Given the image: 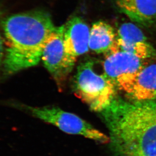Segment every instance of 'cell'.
<instances>
[{
  "label": "cell",
  "mask_w": 156,
  "mask_h": 156,
  "mask_svg": "<svg viewBox=\"0 0 156 156\" xmlns=\"http://www.w3.org/2000/svg\"><path fill=\"white\" fill-rule=\"evenodd\" d=\"M116 35L111 25L99 21L92 25L90 30L89 49L97 53H107L116 40Z\"/></svg>",
  "instance_id": "cell-11"
},
{
  "label": "cell",
  "mask_w": 156,
  "mask_h": 156,
  "mask_svg": "<svg viewBox=\"0 0 156 156\" xmlns=\"http://www.w3.org/2000/svg\"><path fill=\"white\" fill-rule=\"evenodd\" d=\"M117 7L132 21L149 26L156 21V0H115Z\"/></svg>",
  "instance_id": "cell-9"
},
{
  "label": "cell",
  "mask_w": 156,
  "mask_h": 156,
  "mask_svg": "<svg viewBox=\"0 0 156 156\" xmlns=\"http://www.w3.org/2000/svg\"><path fill=\"white\" fill-rule=\"evenodd\" d=\"M64 25L57 27L47 41L41 60L47 71L60 87L74 67L68 63L63 45Z\"/></svg>",
  "instance_id": "cell-6"
},
{
  "label": "cell",
  "mask_w": 156,
  "mask_h": 156,
  "mask_svg": "<svg viewBox=\"0 0 156 156\" xmlns=\"http://www.w3.org/2000/svg\"><path fill=\"white\" fill-rule=\"evenodd\" d=\"M125 52L142 59L156 55L155 48L147 42L141 30L132 23H124L117 31L116 40L108 53Z\"/></svg>",
  "instance_id": "cell-7"
},
{
  "label": "cell",
  "mask_w": 156,
  "mask_h": 156,
  "mask_svg": "<svg viewBox=\"0 0 156 156\" xmlns=\"http://www.w3.org/2000/svg\"><path fill=\"white\" fill-rule=\"evenodd\" d=\"M24 107L34 116L66 133L81 135L101 144L110 143V136L74 114L56 107Z\"/></svg>",
  "instance_id": "cell-4"
},
{
  "label": "cell",
  "mask_w": 156,
  "mask_h": 156,
  "mask_svg": "<svg viewBox=\"0 0 156 156\" xmlns=\"http://www.w3.org/2000/svg\"><path fill=\"white\" fill-rule=\"evenodd\" d=\"M50 15L43 11L16 14L2 23L6 40L4 60L8 74L36 66L40 62L47 41L57 29Z\"/></svg>",
  "instance_id": "cell-2"
},
{
  "label": "cell",
  "mask_w": 156,
  "mask_h": 156,
  "mask_svg": "<svg viewBox=\"0 0 156 156\" xmlns=\"http://www.w3.org/2000/svg\"><path fill=\"white\" fill-rule=\"evenodd\" d=\"M129 95L133 101L156 100V63L144 66L138 74Z\"/></svg>",
  "instance_id": "cell-10"
},
{
  "label": "cell",
  "mask_w": 156,
  "mask_h": 156,
  "mask_svg": "<svg viewBox=\"0 0 156 156\" xmlns=\"http://www.w3.org/2000/svg\"><path fill=\"white\" fill-rule=\"evenodd\" d=\"M90 30L80 17H74L64 24L63 45L68 63L74 67L78 57L89 49Z\"/></svg>",
  "instance_id": "cell-8"
},
{
  "label": "cell",
  "mask_w": 156,
  "mask_h": 156,
  "mask_svg": "<svg viewBox=\"0 0 156 156\" xmlns=\"http://www.w3.org/2000/svg\"><path fill=\"white\" fill-rule=\"evenodd\" d=\"M115 88L105 73L98 74L95 71L92 60L78 66L73 82L74 93L92 111L101 113L111 105L116 98Z\"/></svg>",
  "instance_id": "cell-3"
},
{
  "label": "cell",
  "mask_w": 156,
  "mask_h": 156,
  "mask_svg": "<svg viewBox=\"0 0 156 156\" xmlns=\"http://www.w3.org/2000/svg\"><path fill=\"white\" fill-rule=\"evenodd\" d=\"M143 60L130 53H108L103 65L104 72L116 87L129 95L144 67Z\"/></svg>",
  "instance_id": "cell-5"
},
{
  "label": "cell",
  "mask_w": 156,
  "mask_h": 156,
  "mask_svg": "<svg viewBox=\"0 0 156 156\" xmlns=\"http://www.w3.org/2000/svg\"><path fill=\"white\" fill-rule=\"evenodd\" d=\"M3 56H4V44H3V39L0 35V66L1 65Z\"/></svg>",
  "instance_id": "cell-12"
},
{
  "label": "cell",
  "mask_w": 156,
  "mask_h": 156,
  "mask_svg": "<svg viewBox=\"0 0 156 156\" xmlns=\"http://www.w3.org/2000/svg\"><path fill=\"white\" fill-rule=\"evenodd\" d=\"M101 115L114 156H156V100L116 98Z\"/></svg>",
  "instance_id": "cell-1"
}]
</instances>
